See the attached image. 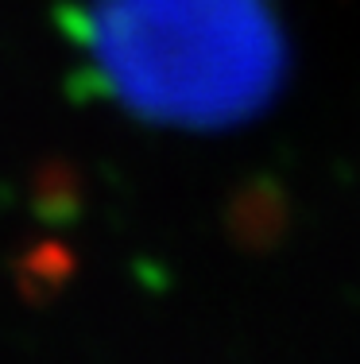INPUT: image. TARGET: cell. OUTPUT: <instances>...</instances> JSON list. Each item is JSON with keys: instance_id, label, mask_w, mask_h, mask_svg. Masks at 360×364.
I'll return each instance as SVG.
<instances>
[{"instance_id": "6da1fadb", "label": "cell", "mask_w": 360, "mask_h": 364, "mask_svg": "<svg viewBox=\"0 0 360 364\" xmlns=\"http://www.w3.org/2000/svg\"><path fill=\"white\" fill-rule=\"evenodd\" d=\"M85 43L109 93L186 124L252 112L283 58L263 0H97Z\"/></svg>"}]
</instances>
